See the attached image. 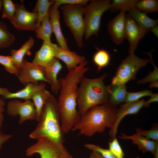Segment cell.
I'll list each match as a JSON object with an SVG mask.
<instances>
[{
    "mask_svg": "<svg viewBox=\"0 0 158 158\" xmlns=\"http://www.w3.org/2000/svg\"><path fill=\"white\" fill-rule=\"evenodd\" d=\"M128 14L141 28L150 30L157 25V20L152 19L148 17L146 13L140 11L135 7L129 11Z\"/></svg>",
    "mask_w": 158,
    "mask_h": 158,
    "instance_id": "obj_21",
    "label": "cell"
},
{
    "mask_svg": "<svg viewBox=\"0 0 158 158\" xmlns=\"http://www.w3.org/2000/svg\"><path fill=\"white\" fill-rule=\"evenodd\" d=\"M92 153L96 158H104L100 154L96 152L92 151Z\"/></svg>",
    "mask_w": 158,
    "mask_h": 158,
    "instance_id": "obj_45",
    "label": "cell"
},
{
    "mask_svg": "<svg viewBox=\"0 0 158 158\" xmlns=\"http://www.w3.org/2000/svg\"><path fill=\"white\" fill-rule=\"evenodd\" d=\"M145 101L142 99L135 102H125L118 109L115 121L109 132L111 139L116 138L118 126L122 119L127 115L137 114L144 107Z\"/></svg>",
    "mask_w": 158,
    "mask_h": 158,
    "instance_id": "obj_13",
    "label": "cell"
},
{
    "mask_svg": "<svg viewBox=\"0 0 158 158\" xmlns=\"http://www.w3.org/2000/svg\"><path fill=\"white\" fill-rule=\"evenodd\" d=\"M135 8L137 10L146 13H157L158 1L156 0H141L136 4Z\"/></svg>",
    "mask_w": 158,
    "mask_h": 158,
    "instance_id": "obj_28",
    "label": "cell"
},
{
    "mask_svg": "<svg viewBox=\"0 0 158 158\" xmlns=\"http://www.w3.org/2000/svg\"><path fill=\"white\" fill-rule=\"evenodd\" d=\"M35 43V40L30 37L18 49H11L10 56L14 65L18 69L22 66L23 58L25 55L32 48Z\"/></svg>",
    "mask_w": 158,
    "mask_h": 158,
    "instance_id": "obj_22",
    "label": "cell"
},
{
    "mask_svg": "<svg viewBox=\"0 0 158 158\" xmlns=\"http://www.w3.org/2000/svg\"><path fill=\"white\" fill-rule=\"evenodd\" d=\"M35 129L30 134V137L38 140L46 138L60 145L65 140L61 128L60 115L58 101L51 94L42 109Z\"/></svg>",
    "mask_w": 158,
    "mask_h": 158,
    "instance_id": "obj_3",
    "label": "cell"
},
{
    "mask_svg": "<svg viewBox=\"0 0 158 158\" xmlns=\"http://www.w3.org/2000/svg\"><path fill=\"white\" fill-rule=\"evenodd\" d=\"M140 27L128 14L126 15L125 34L129 44V53H133L140 41L150 31Z\"/></svg>",
    "mask_w": 158,
    "mask_h": 158,
    "instance_id": "obj_12",
    "label": "cell"
},
{
    "mask_svg": "<svg viewBox=\"0 0 158 158\" xmlns=\"http://www.w3.org/2000/svg\"><path fill=\"white\" fill-rule=\"evenodd\" d=\"M44 68L45 78L50 85L51 91L57 94L60 88L57 76L62 68V64L59 60L55 57Z\"/></svg>",
    "mask_w": 158,
    "mask_h": 158,
    "instance_id": "obj_15",
    "label": "cell"
},
{
    "mask_svg": "<svg viewBox=\"0 0 158 158\" xmlns=\"http://www.w3.org/2000/svg\"><path fill=\"white\" fill-rule=\"evenodd\" d=\"M126 12L119 13L107 24L108 32L113 42L117 45L123 43L126 38L125 34Z\"/></svg>",
    "mask_w": 158,
    "mask_h": 158,
    "instance_id": "obj_14",
    "label": "cell"
},
{
    "mask_svg": "<svg viewBox=\"0 0 158 158\" xmlns=\"http://www.w3.org/2000/svg\"><path fill=\"white\" fill-rule=\"evenodd\" d=\"M89 0H55L54 4L58 7L63 5H85Z\"/></svg>",
    "mask_w": 158,
    "mask_h": 158,
    "instance_id": "obj_38",
    "label": "cell"
},
{
    "mask_svg": "<svg viewBox=\"0 0 158 158\" xmlns=\"http://www.w3.org/2000/svg\"><path fill=\"white\" fill-rule=\"evenodd\" d=\"M55 57L61 60L65 64L68 71L75 68L85 61L84 56L59 46L56 48Z\"/></svg>",
    "mask_w": 158,
    "mask_h": 158,
    "instance_id": "obj_17",
    "label": "cell"
},
{
    "mask_svg": "<svg viewBox=\"0 0 158 158\" xmlns=\"http://www.w3.org/2000/svg\"><path fill=\"white\" fill-rule=\"evenodd\" d=\"M93 61L100 71L102 68L106 67L110 60V55L108 52L103 49L98 50L94 54Z\"/></svg>",
    "mask_w": 158,
    "mask_h": 158,
    "instance_id": "obj_29",
    "label": "cell"
},
{
    "mask_svg": "<svg viewBox=\"0 0 158 158\" xmlns=\"http://www.w3.org/2000/svg\"><path fill=\"white\" fill-rule=\"evenodd\" d=\"M35 31L36 36L38 38L49 44H53L51 40L53 31L50 21L49 13L43 19L40 26Z\"/></svg>",
    "mask_w": 158,
    "mask_h": 158,
    "instance_id": "obj_24",
    "label": "cell"
},
{
    "mask_svg": "<svg viewBox=\"0 0 158 158\" xmlns=\"http://www.w3.org/2000/svg\"><path fill=\"white\" fill-rule=\"evenodd\" d=\"M11 92L7 88L0 87V96H2L3 97Z\"/></svg>",
    "mask_w": 158,
    "mask_h": 158,
    "instance_id": "obj_42",
    "label": "cell"
},
{
    "mask_svg": "<svg viewBox=\"0 0 158 158\" xmlns=\"http://www.w3.org/2000/svg\"><path fill=\"white\" fill-rule=\"evenodd\" d=\"M85 61L75 68L69 71L64 78L59 79L60 88L58 101L62 129L64 134L68 133L79 120L77 91L79 85L89 68Z\"/></svg>",
    "mask_w": 158,
    "mask_h": 158,
    "instance_id": "obj_1",
    "label": "cell"
},
{
    "mask_svg": "<svg viewBox=\"0 0 158 158\" xmlns=\"http://www.w3.org/2000/svg\"><path fill=\"white\" fill-rule=\"evenodd\" d=\"M152 94L151 91L148 90H145L136 92H128L125 102H136L143 97L150 96Z\"/></svg>",
    "mask_w": 158,
    "mask_h": 158,
    "instance_id": "obj_34",
    "label": "cell"
},
{
    "mask_svg": "<svg viewBox=\"0 0 158 158\" xmlns=\"http://www.w3.org/2000/svg\"><path fill=\"white\" fill-rule=\"evenodd\" d=\"M85 147L92 151L98 152L104 158H116L109 149H104L98 145L88 143L85 145Z\"/></svg>",
    "mask_w": 158,
    "mask_h": 158,
    "instance_id": "obj_37",
    "label": "cell"
},
{
    "mask_svg": "<svg viewBox=\"0 0 158 158\" xmlns=\"http://www.w3.org/2000/svg\"><path fill=\"white\" fill-rule=\"evenodd\" d=\"M150 97V98L148 100L145 101L144 104V107H148L152 103L158 102V94L157 93L155 94L153 93Z\"/></svg>",
    "mask_w": 158,
    "mask_h": 158,
    "instance_id": "obj_41",
    "label": "cell"
},
{
    "mask_svg": "<svg viewBox=\"0 0 158 158\" xmlns=\"http://www.w3.org/2000/svg\"><path fill=\"white\" fill-rule=\"evenodd\" d=\"M84 5H63L60 8L64 23L71 32L78 46L82 47L83 37L85 33V24L83 18Z\"/></svg>",
    "mask_w": 158,
    "mask_h": 158,
    "instance_id": "obj_5",
    "label": "cell"
},
{
    "mask_svg": "<svg viewBox=\"0 0 158 158\" xmlns=\"http://www.w3.org/2000/svg\"><path fill=\"white\" fill-rule=\"evenodd\" d=\"M71 158H73L71 156ZM88 158H96L92 152L91 154L90 155V157Z\"/></svg>",
    "mask_w": 158,
    "mask_h": 158,
    "instance_id": "obj_47",
    "label": "cell"
},
{
    "mask_svg": "<svg viewBox=\"0 0 158 158\" xmlns=\"http://www.w3.org/2000/svg\"><path fill=\"white\" fill-rule=\"evenodd\" d=\"M138 0H114L111 3L110 9L113 11L120 10L126 12L135 7Z\"/></svg>",
    "mask_w": 158,
    "mask_h": 158,
    "instance_id": "obj_30",
    "label": "cell"
},
{
    "mask_svg": "<svg viewBox=\"0 0 158 158\" xmlns=\"http://www.w3.org/2000/svg\"><path fill=\"white\" fill-rule=\"evenodd\" d=\"M137 133L146 138L155 141L158 140V128L157 126L152 128L149 130H144L142 128H137L135 129Z\"/></svg>",
    "mask_w": 158,
    "mask_h": 158,
    "instance_id": "obj_36",
    "label": "cell"
},
{
    "mask_svg": "<svg viewBox=\"0 0 158 158\" xmlns=\"http://www.w3.org/2000/svg\"><path fill=\"white\" fill-rule=\"evenodd\" d=\"M118 109L109 103L93 107L80 116L71 130L78 135L90 137L103 132L107 128L111 129L115 121Z\"/></svg>",
    "mask_w": 158,
    "mask_h": 158,
    "instance_id": "obj_2",
    "label": "cell"
},
{
    "mask_svg": "<svg viewBox=\"0 0 158 158\" xmlns=\"http://www.w3.org/2000/svg\"><path fill=\"white\" fill-rule=\"evenodd\" d=\"M0 64L7 71L17 76L18 69L13 64L10 56L0 55Z\"/></svg>",
    "mask_w": 158,
    "mask_h": 158,
    "instance_id": "obj_32",
    "label": "cell"
},
{
    "mask_svg": "<svg viewBox=\"0 0 158 158\" xmlns=\"http://www.w3.org/2000/svg\"><path fill=\"white\" fill-rule=\"evenodd\" d=\"M57 46L53 43L50 44L43 41L41 47L36 52L32 62L44 67L55 58Z\"/></svg>",
    "mask_w": 158,
    "mask_h": 158,
    "instance_id": "obj_18",
    "label": "cell"
},
{
    "mask_svg": "<svg viewBox=\"0 0 158 158\" xmlns=\"http://www.w3.org/2000/svg\"><path fill=\"white\" fill-rule=\"evenodd\" d=\"M2 5V0H0V10Z\"/></svg>",
    "mask_w": 158,
    "mask_h": 158,
    "instance_id": "obj_48",
    "label": "cell"
},
{
    "mask_svg": "<svg viewBox=\"0 0 158 158\" xmlns=\"http://www.w3.org/2000/svg\"><path fill=\"white\" fill-rule=\"evenodd\" d=\"M149 56L150 62L154 66V69L152 72H150L149 74L143 78L138 81L137 83L139 84H145L148 82L158 80V68L155 66L153 61L152 58V52L145 53Z\"/></svg>",
    "mask_w": 158,
    "mask_h": 158,
    "instance_id": "obj_33",
    "label": "cell"
},
{
    "mask_svg": "<svg viewBox=\"0 0 158 158\" xmlns=\"http://www.w3.org/2000/svg\"><path fill=\"white\" fill-rule=\"evenodd\" d=\"M122 135L119 137L123 139L130 140L133 144L137 145L139 150L143 153L150 152L154 154L157 145L158 141H155L148 139L138 133L128 135L121 133Z\"/></svg>",
    "mask_w": 158,
    "mask_h": 158,
    "instance_id": "obj_19",
    "label": "cell"
},
{
    "mask_svg": "<svg viewBox=\"0 0 158 158\" xmlns=\"http://www.w3.org/2000/svg\"><path fill=\"white\" fill-rule=\"evenodd\" d=\"M17 77L19 82L26 85L39 81L47 83L45 76L44 67L24 59L21 67L18 69Z\"/></svg>",
    "mask_w": 158,
    "mask_h": 158,
    "instance_id": "obj_11",
    "label": "cell"
},
{
    "mask_svg": "<svg viewBox=\"0 0 158 158\" xmlns=\"http://www.w3.org/2000/svg\"><path fill=\"white\" fill-rule=\"evenodd\" d=\"M46 86L45 83L43 82H41L40 83H30L25 85L23 88L17 92H11L3 97V98H18L25 101L30 100L37 92L45 89Z\"/></svg>",
    "mask_w": 158,
    "mask_h": 158,
    "instance_id": "obj_20",
    "label": "cell"
},
{
    "mask_svg": "<svg viewBox=\"0 0 158 158\" xmlns=\"http://www.w3.org/2000/svg\"><path fill=\"white\" fill-rule=\"evenodd\" d=\"M2 18H6L10 21L13 19L16 11L15 4L11 0H2Z\"/></svg>",
    "mask_w": 158,
    "mask_h": 158,
    "instance_id": "obj_31",
    "label": "cell"
},
{
    "mask_svg": "<svg viewBox=\"0 0 158 158\" xmlns=\"http://www.w3.org/2000/svg\"><path fill=\"white\" fill-rule=\"evenodd\" d=\"M6 111L12 117L19 116L18 123L22 124L27 120L36 119V111L34 104L30 100L23 102L15 99L11 100L7 103Z\"/></svg>",
    "mask_w": 158,
    "mask_h": 158,
    "instance_id": "obj_9",
    "label": "cell"
},
{
    "mask_svg": "<svg viewBox=\"0 0 158 158\" xmlns=\"http://www.w3.org/2000/svg\"><path fill=\"white\" fill-rule=\"evenodd\" d=\"M106 74L95 78L83 77L77 91L78 110L80 116L94 106L109 103V85H105Z\"/></svg>",
    "mask_w": 158,
    "mask_h": 158,
    "instance_id": "obj_4",
    "label": "cell"
},
{
    "mask_svg": "<svg viewBox=\"0 0 158 158\" xmlns=\"http://www.w3.org/2000/svg\"><path fill=\"white\" fill-rule=\"evenodd\" d=\"M12 137V135L5 134L2 131L0 132V150L3 145L8 141Z\"/></svg>",
    "mask_w": 158,
    "mask_h": 158,
    "instance_id": "obj_40",
    "label": "cell"
},
{
    "mask_svg": "<svg viewBox=\"0 0 158 158\" xmlns=\"http://www.w3.org/2000/svg\"><path fill=\"white\" fill-rule=\"evenodd\" d=\"M15 39L14 36L10 32L6 25L0 22V49L10 46Z\"/></svg>",
    "mask_w": 158,
    "mask_h": 158,
    "instance_id": "obj_27",
    "label": "cell"
},
{
    "mask_svg": "<svg viewBox=\"0 0 158 158\" xmlns=\"http://www.w3.org/2000/svg\"><path fill=\"white\" fill-rule=\"evenodd\" d=\"M111 2L109 0H92L84 7L83 15L86 40L93 35H97L102 16L104 12L110 9Z\"/></svg>",
    "mask_w": 158,
    "mask_h": 158,
    "instance_id": "obj_6",
    "label": "cell"
},
{
    "mask_svg": "<svg viewBox=\"0 0 158 158\" xmlns=\"http://www.w3.org/2000/svg\"><path fill=\"white\" fill-rule=\"evenodd\" d=\"M54 2V0H38L37 1L33 11L36 12L37 14V29L39 27L43 19L49 13L50 8Z\"/></svg>",
    "mask_w": 158,
    "mask_h": 158,
    "instance_id": "obj_25",
    "label": "cell"
},
{
    "mask_svg": "<svg viewBox=\"0 0 158 158\" xmlns=\"http://www.w3.org/2000/svg\"><path fill=\"white\" fill-rule=\"evenodd\" d=\"M128 92L125 84L109 85V103L116 107L125 102Z\"/></svg>",
    "mask_w": 158,
    "mask_h": 158,
    "instance_id": "obj_23",
    "label": "cell"
},
{
    "mask_svg": "<svg viewBox=\"0 0 158 158\" xmlns=\"http://www.w3.org/2000/svg\"><path fill=\"white\" fill-rule=\"evenodd\" d=\"M109 150L116 158H123L125 154L116 138L109 143Z\"/></svg>",
    "mask_w": 158,
    "mask_h": 158,
    "instance_id": "obj_35",
    "label": "cell"
},
{
    "mask_svg": "<svg viewBox=\"0 0 158 158\" xmlns=\"http://www.w3.org/2000/svg\"><path fill=\"white\" fill-rule=\"evenodd\" d=\"M58 8L54 3L49 11V19L53 32L55 35L59 46L64 49L70 50L67 44V40L62 32L60 22L59 11Z\"/></svg>",
    "mask_w": 158,
    "mask_h": 158,
    "instance_id": "obj_16",
    "label": "cell"
},
{
    "mask_svg": "<svg viewBox=\"0 0 158 158\" xmlns=\"http://www.w3.org/2000/svg\"><path fill=\"white\" fill-rule=\"evenodd\" d=\"M51 94L44 89L37 92L32 97L33 101L36 111V120L39 121L43 107L48 99Z\"/></svg>",
    "mask_w": 158,
    "mask_h": 158,
    "instance_id": "obj_26",
    "label": "cell"
},
{
    "mask_svg": "<svg viewBox=\"0 0 158 158\" xmlns=\"http://www.w3.org/2000/svg\"><path fill=\"white\" fill-rule=\"evenodd\" d=\"M21 2V4H15L16 11L10 22L18 30L35 31L37 29V13L28 11L24 7L23 1Z\"/></svg>",
    "mask_w": 158,
    "mask_h": 158,
    "instance_id": "obj_10",
    "label": "cell"
},
{
    "mask_svg": "<svg viewBox=\"0 0 158 158\" xmlns=\"http://www.w3.org/2000/svg\"><path fill=\"white\" fill-rule=\"evenodd\" d=\"M152 32L157 37H158V26L157 25L153 27L150 29Z\"/></svg>",
    "mask_w": 158,
    "mask_h": 158,
    "instance_id": "obj_43",
    "label": "cell"
},
{
    "mask_svg": "<svg viewBox=\"0 0 158 158\" xmlns=\"http://www.w3.org/2000/svg\"><path fill=\"white\" fill-rule=\"evenodd\" d=\"M26 154L29 157L37 154L40 158H71V156L63 145L46 138L37 140L36 143L28 147Z\"/></svg>",
    "mask_w": 158,
    "mask_h": 158,
    "instance_id": "obj_8",
    "label": "cell"
},
{
    "mask_svg": "<svg viewBox=\"0 0 158 158\" xmlns=\"http://www.w3.org/2000/svg\"><path fill=\"white\" fill-rule=\"evenodd\" d=\"M149 62V59L140 58L134 53H129L120 64L112 79L111 85L126 84L130 80L135 79L138 70Z\"/></svg>",
    "mask_w": 158,
    "mask_h": 158,
    "instance_id": "obj_7",
    "label": "cell"
},
{
    "mask_svg": "<svg viewBox=\"0 0 158 158\" xmlns=\"http://www.w3.org/2000/svg\"><path fill=\"white\" fill-rule=\"evenodd\" d=\"M5 105V101L3 98L0 97V132L1 131L4 119V112L5 111L4 107Z\"/></svg>",
    "mask_w": 158,
    "mask_h": 158,
    "instance_id": "obj_39",
    "label": "cell"
},
{
    "mask_svg": "<svg viewBox=\"0 0 158 158\" xmlns=\"http://www.w3.org/2000/svg\"><path fill=\"white\" fill-rule=\"evenodd\" d=\"M158 80H156L151 82L149 86L150 88L156 87L158 88Z\"/></svg>",
    "mask_w": 158,
    "mask_h": 158,
    "instance_id": "obj_44",
    "label": "cell"
},
{
    "mask_svg": "<svg viewBox=\"0 0 158 158\" xmlns=\"http://www.w3.org/2000/svg\"><path fill=\"white\" fill-rule=\"evenodd\" d=\"M153 154L154 155V158H158V145L157 146Z\"/></svg>",
    "mask_w": 158,
    "mask_h": 158,
    "instance_id": "obj_46",
    "label": "cell"
}]
</instances>
